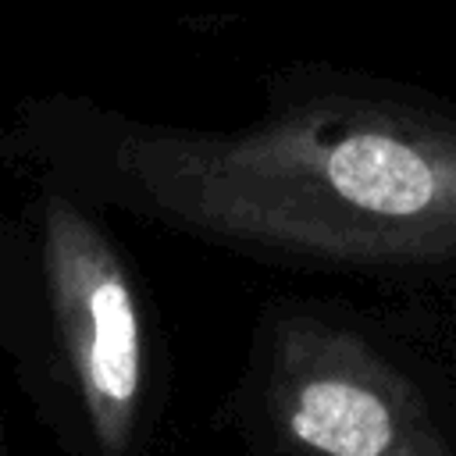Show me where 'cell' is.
<instances>
[{
	"mask_svg": "<svg viewBox=\"0 0 456 456\" xmlns=\"http://www.w3.org/2000/svg\"><path fill=\"white\" fill-rule=\"evenodd\" d=\"M118 189L249 253L346 267H456V118L321 96L232 132L125 125Z\"/></svg>",
	"mask_w": 456,
	"mask_h": 456,
	"instance_id": "6da1fadb",
	"label": "cell"
},
{
	"mask_svg": "<svg viewBox=\"0 0 456 456\" xmlns=\"http://www.w3.org/2000/svg\"><path fill=\"white\" fill-rule=\"evenodd\" d=\"M43 267L93 442L107 456H125L146 403V328L132 278L110 239L61 192L43 203Z\"/></svg>",
	"mask_w": 456,
	"mask_h": 456,
	"instance_id": "7a4b0ae2",
	"label": "cell"
},
{
	"mask_svg": "<svg viewBox=\"0 0 456 456\" xmlns=\"http://www.w3.org/2000/svg\"><path fill=\"white\" fill-rule=\"evenodd\" d=\"M271 413L317 456H456L406 374L360 335L310 317L274 335Z\"/></svg>",
	"mask_w": 456,
	"mask_h": 456,
	"instance_id": "3957f363",
	"label": "cell"
}]
</instances>
